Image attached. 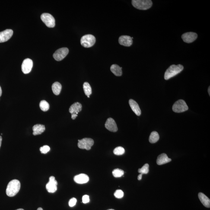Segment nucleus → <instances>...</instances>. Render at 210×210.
<instances>
[{"label":"nucleus","mask_w":210,"mask_h":210,"mask_svg":"<svg viewBox=\"0 0 210 210\" xmlns=\"http://www.w3.org/2000/svg\"><path fill=\"white\" fill-rule=\"evenodd\" d=\"M21 187L19 181L14 179L9 182L6 189V193L8 196L13 197L15 196L19 192Z\"/></svg>","instance_id":"1"},{"label":"nucleus","mask_w":210,"mask_h":210,"mask_svg":"<svg viewBox=\"0 0 210 210\" xmlns=\"http://www.w3.org/2000/svg\"><path fill=\"white\" fill-rule=\"evenodd\" d=\"M184 69L183 65L178 64L177 65H172L166 70L165 73L164 79L168 80L175 76L180 73Z\"/></svg>","instance_id":"2"},{"label":"nucleus","mask_w":210,"mask_h":210,"mask_svg":"<svg viewBox=\"0 0 210 210\" xmlns=\"http://www.w3.org/2000/svg\"><path fill=\"white\" fill-rule=\"evenodd\" d=\"M132 3L135 8L143 10L149 9L153 5L152 1L151 0H133Z\"/></svg>","instance_id":"3"},{"label":"nucleus","mask_w":210,"mask_h":210,"mask_svg":"<svg viewBox=\"0 0 210 210\" xmlns=\"http://www.w3.org/2000/svg\"><path fill=\"white\" fill-rule=\"evenodd\" d=\"M96 38L92 35L87 34L84 35L81 37V44L84 48H90L95 44Z\"/></svg>","instance_id":"4"},{"label":"nucleus","mask_w":210,"mask_h":210,"mask_svg":"<svg viewBox=\"0 0 210 210\" xmlns=\"http://www.w3.org/2000/svg\"><path fill=\"white\" fill-rule=\"evenodd\" d=\"M189 109V107L184 100H179L173 105V110L175 113H180L186 111Z\"/></svg>","instance_id":"5"},{"label":"nucleus","mask_w":210,"mask_h":210,"mask_svg":"<svg viewBox=\"0 0 210 210\" xmlns=\"http://www.w3.org/2000/svg\"><path fill=\"white\" fill-rule=\"evenodd\" d=\"M41 18L47 27L49 28H53L55 27V20L54 18L51 14L44 13L41 14Z\"/></svg>","instance_id":"6"},{"label":"nucleus","mask_w":210,"mask_h":210,"mask_svg":"<svg viewBox=\"0 0 210 210\" xmlns=\"http://www.w3.org/2000/svg\"><path fill=\"white\" fill-rule=\"evenodd\" d=\"M78 141V147L81 149L90 150L94 144V141L91 138H85Z\"/></svg>","instance_id":"7"},{"label":"nucleus","mask_w":210,"mask_h":210,"mask_svg":"<svg viewBox=\"0 0 210 210\" xmlns=\"http://www.w3.org/2000/svg\"><path fill=\"white\" fill-rule=\"evenodd\" d=\"M68 52L69 50L68 48H61L57 50L53 54V58L56 61H61L68 55Z\"/></svg>","instance_id":"8"},{"label":"nucleus","mask_w":210,"mask_h":210,"mask_svg":"<svg viewBox=\"0 0 210 210\" xmlns=\"http://www.w3.org/2000/svg\"><path fill=\"white\" fill-rule=\"evenodd\" d=\"M57 182L55 180V177L53 176H51L49 178V181L46 185V189L48 192L50 193L55 192L57 189Z\"/></svg>","instance_id":"9"},{"label":"nucleus","mask_w":210,"mask_h":210,"mask_svg":"<svg viewBox=\"0 0 210 210\" xmlns=\"http://www.w3.org/2000/svg\"><path fill=\"white\" fill-rule=\"evenodd\" d=\"M33 67V61L30 58H26L23 61L21 70L23 73L27 74L31 72Z\"/></svg>","instance_id":"10"},{"label":"nucleus","mask_w":210,"mask_h":210,"mask_svg":"<svg viewBox=\"0 0 210 210\" xmlns=\"http://www.w3.org/2000/svg\"><path fill=\"white\" fill-rule=\"evenodd\" d=\"M198 35L196 33L189 32L184 33L181 37L184 41L188 43H192L197 38Z\"/></svg>","instance_id":"11"},{"label":"nucleus","mask_w":210,"mask_h":210,"mask_svg":"<svg viewBox=\"0 0 210 210\" xmlns=\"http://www.w3.org/2000/svg\"><path fill=\"white\" fill-rule=\"evenodd\" d=\"M14 33L11 29H6L4 31L0 32V43L7 41L11 38Z\"/></svg>","instance_id":"12"},{"label":"nucleus","mask_w":210,"mask_h":210,"mask_svg":"<svg viewBox=\"0 0 210 210\" xmlns=\"http://www.w3.org/2000/svg\"><path fill=\"white\" fill-rule=\"evenodd\" d=\"M105 127L111 132H115L118 130L117 126L114 119L112 118H109L105 123Z\"/></svg>","instance_id":"13"},{"label":"nucleus","mask_w":210,"mask_h":210,"mask_svg":"<svg viewBox=\"0 0 210 210\" xmlns=\"http://www.w3.org/2000/svg\"><path fill=\"white\" fill-rule=\"evenodd\" d=\"M119 43L120 45L125 46L129 47L133 43L132 38L128 36H122L119 37Z\"/></svg>","instance_id":"14"},{"label":"nucleus","mask_w":210,"mask_h":210,"mask_svg":"<svg viewBox=\"0 0 210 210\" xmlns=\"http://www.w3.org/2000/svg\"><path fill=\"white\" fill-rule=\"evenodd\" d=\"M74 181L77 183L82 184L87 183L89 180V178L87 175L81 173L76 176L74 178Z\"/></svg>","instance_id":"15"},{"label":"nucleus","mask_w":210,"mask_h":210,"mask_svg":"<svg viewBox=\"0 0 210 210\" xmlns=\"http://www.w3.org/2000/svg\"><path fill=\"white\" fill-rule=\"evenodd\" d=\"M129 103L131 109L133 111L134 113L137 116H140L141 114V110L137 102L135 101V100H133V99H131L129 100Z\"/></svg>","instance_id":"16"},{"label":"nucleus","mask_w":210,"mask_h":210,"mask_svg":"<svg viewBox=\"0 0 210 210\" xmlns=\"http://www.w3.org/2000/svg\"><path fill=\"white\" fill-rule=\"evenodd\" d=\"M171 160V159L169 158L168 157L167 154H160L158 157L157 163L158 165H162L170 162Z\"/></svg>","instance_id":"17"},{"label":"nucleus","mask_w":210,"mask_h":210,"mask_svg":"<svg viewBox=\"0 0 210 210\" xmlns=\"http://www.w3.org/2000/svg\"><path fill=\"white\" fill-rule=\"evenodd\" d=\"M82 108V106L81 103H78V102L74 103L71 105V107H70L69 113L71 115L73 114H76L78 115V113L81 111Z\"/></svg>","instance_id":"18"},{"label":"nucleus","mask_w":210,"mask_h":210,"mask_svg":"<svg viewBox=\"0 0 210 210\" xmlns=\"http://www.w3.org/2000/svg\"><path fill=\"white\" fill-rule=\"evenodd\" d=\"M198 198L201 203L206 208H210V200L209 198H208L206 195H204L202 192H199L198 195Z\"/></svg>","instance_id":"19"},{"label":"nucleus","mask_w":210,"mask_h":210,"mask_svg":"<svg viewBox=\"0 0 210 210\" xmlns=\"http://www.w3.org/2000/svg\"><path fill=\"white\" fill-rule=\"evenodd\" d=\"M33 135H40L45 131V127L43 125L36 124L33 126Z\"/></svg>","instance_id":"20"},{"label":"nucleus","mask_w":210,"mask_h":210,"mask_svg":"<svg viewBox=\"0 0 210 210\" xmlns=\"http://www.w3.org/2000/svg\"><path fill=\"white\" fill-rule=\"evenodd\" d=\"M122 68L116 64H113L111 66L110 69L111 71L115 76H120L122 74Z\"/></svg>","instance_id":"21"},{"label":"nucleus","mask_w":210,"mask_h":210,"mask_svg":"<svg viewBox=\"0 0 210 210\" xmlns=\"http://www.w3.org/2000/svg\"><path fill=\"white\" fill-rule=\"evenodd\" d=\"M62 85L60 83L56 82L52 84V89L54 94L56 95H59L62 90Z\"/></svg>","instance_id":"22"},{"label":"nucleus","mask_w":210,"mask_h":210,"mask_svg":"<svg viewBox=\"0 0 210 210\" xmlns=\"http://www.w3.org/2000/svg\"><path fill=\"white\" fill-rule=\"evenodd\" d=\"M159 135L157 132L154 131L151 132L149 138V141L151 143H155L159 139Z\"/></svg>","instance_id":"23"},{"label":"nucleus","mask_w":210,"mask_h":210,"mask_svg":"<svg viewBox=\"0 0 210 210\" xmlns=\"http://www.w3.org/2000/svg\"><path fill=\"white\" fill-rule=\"evenodd\" d=\"M83 88L86 95L88 96L91 95L92 93L91 88L88 83H84L83 85Z\"/></svg>","instance_id":"24"},{"label":"nucleus","mask_w":210,"mask_h":210,"mask_svg":"<svg viewBox=\"0 0 210 210\" xmlns=\"http://www.w3.org/2000/svg\"><path fill=\"white\" fill-rule=\"evenodd\" d=\"M39 106H40L41 110L45 112L49 110V103L45 100H42L41 101L40 104H39Z\"/></svg>","instance_id":"25"},{"label":"nucleus","mask_w":210,"mask_h":210,"mask_svg":"<svg viewBox=\"0 0 210 210\" xmlns=\"http://www.w3.org/2000/svg\"><path fill=\"white\" fill-rule=\"evenodd\" d=\"M112 173H113V176L115 177H119L123 176L124 174V172L122 169H116L113 170Z\"/></svg>","instance_id":"26"},{"label":"nucleus","mask_w":210,"mask_h":210,"mask_svg":"<svg viewBox=\"0 0 210 210\" xmlns=\"http://www.w3.org/2000/svg\"><path fill=\"white\" fill-rule=\"evenodd\" d=\"M124 148L122 147L119 146L115 148L114 150L113 153L115 155H121L125 154Z\"/></svg>","instance_id":"27"},{"label":"nucleus","mask_w":210,"mask_h":210,"mask_svg":"<svg viewBox=\"0 0 210 210\" xmlns=\"http://www.w3.org/2000/svg\"><path fill=\"white\" fill-rule=\"evenodd\" d=\"M149 165L148 163L145 164L141 169H138V172L142 174H147L149 172Z\"/></svg>","instance_id":"28"},{"label":"nucleus","mask_w":210,"mask_h":210,"mask_svg":"<svg viewBox=\"0 0 210 210\" xmlns=\"http://www.w3.org/2000/svg\"><path fill=\"white\" fill-rule=\"evenodd\" d=\"M114 195L115 197L118 198H121L123 197L124 192L120 189H118L115 192Z\"/></svg>","instance_id":"29"},{"label":"nucleus","mask_w":210,"mask_h":210,"mask_svg":"<svg viewBox=\"0 0 210 210\" xmlns=\"http://www.w3.org/2000/svg\"><path fill=\"white\" fill-rule=\"evenodd\" d=\"M50 148L49 146L47 145H45L41 147L40 148V151L41 152L42 154H46L50 150Z\"/></svg>","instance_id":"30"},{"label":"nucleus","mask_w":210,"mask_h":210,"mask_svg":"<svg viewBox=\"0 0 210 210\" xmlns=\"http://www.w3.org/2000/svg\"><path fill=\"white\" fill-rule=\"evenodd\" d=\"M77 202V200L75 198H72L70 199L68 202L70 207H72L75 206Z\"/></svg>","instance_id":"31"},{"label":"nucleus","mask_w":210,"mask_h":210,"mask_svg":"<svg viewBox=\"0 0 210 210\" xmlns=\"http://www.w3.org/2000/svg\"><path fill=\"white\" fill-rule=\"evenodd\" d=\"M82 202L84 204H87L90 202V197L88 195H84L83 196Z\"/></svg>","instance_id":"32"},{"label":"nucleus","mask_w":210,"mask_h":210,"mask_svg":"<svg viewBox=\"0 0 210 210\" xmlns=\"http://www.w3.org/2000/svg\"><path fill=\"white\" fill-rule=\"evenodd\" d=\"M77 116H78V115L76 114H73L71 115V118L73 120L75 119Z\"/></svg>","instance_id":"33"},{"label":"nucleus","mask_w":210,"mask_h":210,"mask_svg":"<svg viewBox=\"0 0 210 210\" xmlns=\"http://www.w3.org/2000/svg\"><path fill=\"white\" fill-rule=\"evenodd\" d=\"M142 173H140V174L138 175V180H141V179H142Z\"/></svg>","instance_id":"34"},{"label":"nucleus","mask_w":210,"mask_h":210,"mask_svg":"<svg viewBox=\"0 0 210 210\" xmlns=\"http://www.w3.org/2000/svg\"><path fill=\"white\" fill-rule=\"evenodd\" d=\"M2 137L0 136V148H1V144H2Z\"/></svg>","instance_id":"35"},{"label":"nucleus","mask_w":210,"mask_h":210,"mask_svg":"<svg viewBox=\"0 0 210 210\" xmlns=\"http://www.w3.org/2000/svg\"><path fill=\"white\" fill-rule=\"evenodd\" d=\"M2 89H1V86H0V97H1V95H2Z\"/></svg>","instance_id":"36"},{"label":"nucleus","mask_w":210,"mask_h":210,"mask_svg":"<svg viewBox=\"0 0 210 210\" xmlns=\"http://www.w3.org/2000/svg\"><path fill=\"white\" fill-rule=\"evenodd\" d=\"M210 87H209V88H208V94H209V95H210Z\"/></svg>","instance_id":"37"},{"label":"nucleus","mask_w":210,"mask_h":210,"mask_svg":"<svg viewBox=\"0 0 210 210\" xmlns=\"http://www.w3.org/2000/svg\"><path fill=\"white\" fill-rule=\"evenodd\" d=\"M37 210H43V208H37Z\"/></svg>","instance_id":"38"},{"label":"nucleus","mask_w":210,"mask_h":210,"mask_svg":"<svg viewBox=\"0 0 210 210\" xmlns=\"http://www.w3.org/2000/svg\"><path fill=\"white\" fill-rule=\"evenodd\" d=\"M16 210H24L23 209V208H19V209H18Z\"/></svg>","instance_id":"39"},{"label":"nucleus","mask_w":210,"mask_h":210,"mask_svg":"<svg viewBox=\"0 0 210 210\" xmlns=\"http://www.w3.org/2000/svg\"><path fill=\"white\" fill-rule=\"evenodd\" d=\"M115 210L112 209H108V210Z\"/></svg>","instance_id":"40"},{"label":"nucleus","mask_w":210,"mask_h":210,"mask_svg":"<svg viewBox=\"0 0 210 210\" xmlns=\"http://www.w3.org/2000/svg\"><path fill=\"white\" fill-rule=\"evenodd\" d=\"M87 97L88 98H90V96H88Z\"/></svg>","instance_id":"41"}]
</instances>
